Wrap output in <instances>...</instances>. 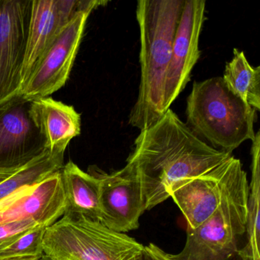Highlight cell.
Listing matches in <instances>:
<instances>
[{"label":"cell","mask_w":260,"mask_h":260,"mask_svg":"<svg viewBox=\"0 0 260 260\" xmlns=\"http://www.w3.org/2000/svg\"><path fill=\"white\" fill-rule=\"evenodd\" d=\"M231 156L198 138L169 109L156 124L141 131L127 162L138 173L150 211L170 198L176 185L209 173Z\"/></svg>","instance_id":"cell-1"},{"label":"cell","mask_w":260,"mask_h":260,"mask_svg":"<svg viewBox=\"0 0 260 260\" xmlns=\"http://www.w3.org/2000/svg\"><path fill=\"white\" fill-rule=\"evenodd\" d=\"M185 0H140L137 4L141 82L128 122L140 131L156 124L165 113L166 76Z\"/></svg>","instance_id":"cell-2"},{"label":"cell","mask_w":260,"mask_h":260,"mask_svg":"<svg viewBox=\"0 0 260 260\" xmlns=\"http://www.w3.org/2000/svg\"><path fill=\"white\" fill-rule=\"evenodd\" d=\"M257 112L237 98L222 77L194 82L187 98L186 125L214 149L231 153L255 137Z\"/></svg>","instance_id":"cell-3"},{"label":"cell","mask_w":260,"mask_h":260,"mask_svg":"<svg viewBox=\"0 0 260 260\" xmlns=\"http://www.w3.org/2000/svg\"><path fill=\"white\" fill-rule=\"evenodd\" d=\"M144 245L97 219L65 211L45 229L44 253L54 260H136Z\"/></svg>","instance_id":"cell-4"},{"label":"cell","mask_w":260,"mask_h":260,"mask_svg":"<svg viewBox=\"0 0 260 260\" xmlns=\"http://www.w3.org/2000/svg\"><path fill=\"white\" fill-rule=\"evenodd\" d=\"M249 183L246 173L228 191L216 211L194 229H187L183 249L173 260H231L246 232Z\"/></svg>","instance_id":"cell-5"},{"label":"cell","mask_w":260,"mask_h":260,"mask_svg":"<svg viewBox=\"0 0 260 260\" xmlns=\"http://www.w3.org/2000/svg\"><path fill=\"white\" fill-rule=\"evenodd\" d=\"M21 94L0 105V173L19 171L48 150Z\"/></svg>","instance_id":"cell-6"},{"label":"cell","mask_w":260,"mask_h":260,"mask_svg":"<svg viewBox=\"0 0 260 260\" xmlns=\"http://www.w3.org/2000/svg\"><path fill=\"white\" fill-rule=\"evenodd\" d=\"M245 173L241 161L231 156L209 173L173 188L170 198L183 214L188 229H194L206 220Z\"/></svg>","instance_id":"cell-7"},{"label":"cell","mask_w":260,"mask_h":260,"mask_svg":"<svg viewBox=\"0 0 260 260\" xmlns=\"http://www.w3.org/2000/svg\"><path fill=\"white\" fill-rule=\"evenodd\" d=\"M31 0H0V105L20 94Z\"/></svg>","instance_id":"cell-8"},{"label":"cell","mask_w":260,"mask_h":260,"mask_svg":"<svg viewBox=\"0 0 260 260\" xmlns=\"http://www.w3.org/2000/svg\"><path fill=\"white\" fill-rule=\"evenodd\" d=\"M91 13H78L63 28L22 86L20 94L24 98L29 101L47 98L65 86Z\"/></svg>","instance_id":"cell-9"},{"label":"cell","mask_w":260,"mask_h":260,"mask_svg":"<svg viewBox=\"0 0 260 260\" xmlns=\"http://www.w3.org/2000/svg\"><path fill=\"white\" fill-rule=\"evenodd\" d=\"M100 181V221L106 226L125 233L139 228L146 210L145 198L139 176L132 164L111 173L94 170Z\"/></svg>","instance_id":"cell-10"},{"label":"cell","mask_w":260,"mask_h":260,"mask_svg":"<svg viewBox=\"0 0 260 260\" xmlns=\"http://www.w3.org/2000/svg\"><path fill=\"white\" fill-rule=\"evenodd\" d=\"M106 1L80 0H32L22 86L63 28L83 11H92Z\"/></svg>","instance_id":"cell-11"},{"label":"cell","mask_w":260,"mask_h":260,"mask_svg":"<svg viewBox=\"0 0 260 260\" xmlns=\"http://www.w3.org/2000/svg\"><path fill=\"white\" fill-rule=\"evenodd\" d=\"M206 2L185 0L176 28L166 76L162 109L166 112L185 89L191 71L200 58L199 39L205 20Z\"/></svg>","instance_id":"cell-12"},{"label":"cell","mask_w":260,"mask_h":260,"mask_svg":"<svg viewBox=\"0 0 260 260\" xmlns=\"http://www.w3.org/2000/svg\"><path fill=\"white\" fill-rule=\"evenodd\" d=\"M60 171L0 202V224L31 220L48 226L66 211Z\"/></svg>","instance_id":"cell-13"},{"label":"cell","mask_w":260,"mask_h":260,"mask_svg":"<svg viewBox=\"0 0 260 260\" xmlns=\"http://www.w3.org/2000/svg\"><path fill=\"white\" fill-rule=\"evenodd\" d=\"M30 112L48 150L68 148L71 140L81 133L80 114L73 106L51 97L32 100Z\"/></svg>","instance_id":"cell-14"},{"label":"cell","mask_w":260,"mask_h":260,"mask_svg":"<svg viewBox=\"0 0 260 260\" xmlns=\"http://www.w3.org/2000/svg\"><path fill=\"white\" fill-rule=\"evenodd\" d=\"M60 173L66 198V211L100 220V179L83 171L72 161L64 164Z\"/></svg>","instance_id":"cell-15"},{"label":"cell","mask_w":260,"mask_h":260,"mask_svg":"<svg viewBox=\"0 0 260 260\" xmlns=\"http://www.w3.org/2000/svg\"><path fill=\"white\" fill-rule=\"evenodd\" d=\"M222 80L230 92L256 112L260 110V67H252L243 51L234 48Z\"/></svg>","instance_id":"cell-16"},{"label":"cell","mask_w":260,"mask_h":260,"mask_svg":"<svg viewBox=\"0 0 260 260\" xmlns=\"http://www.w3.org/2000/svg\"><path fill=\"white\" fill-rule=\"evenodd\" d=\"M251 147V181L249 184L246 243L238 254L242 260H260L259 201H260V134L255 133Z\"/></svg>","instance_id":"cell-17"},{"label":"cell","mask_w":260,"mask_h":260,"mask_svg":"<svg viewBox=\"0 0 260 260\" xmlns=\"http://www.w3.org/2000/svg\"><path fill=\"white\" fill-rule=\"evenodd\" d=\"M67 147H58L47 150L40 157L0 183V202L8 199L18 191L42 182L64 166V153Z\"/></svg>","instance_id":"cell-18"},{"label":"cell","mask_w":260,"mask_h":260,"mask_svg":"<svg viewBox=\"0 0 260 260\" xmlns=\"http://www.w3.org/2000/svg\"><path fill=\"white\" fill-rule=\"evenodd\" d=\"M46 226H39L19 237L10 246L0 250V259L18 257L42 258L45 253L43 240Z\"/></svg>","instance_id":"cell-19"},{"label":"cell","mask_w":260,"mask_h":260,"mask_svg":"<svg viewBox=\"0 0 260 260\" xmlns=\"http://www.w3.org/2000/svg\"><path fill=\"white\" fill-rule=\"evenodd\" d=\"M43 226L35 220H24L0 224V250L14 243L19 237L37 226Z\"/></svg>","instance_id":"cell-20"},{"label":"cell","mask_w":260,"mask_h":260,"mask_svg":"<svg viewBox=\"0 0 260 260\" xmlns=\"http://www.w3.org/2000/svg\"><path fill=\"white\" fill-rule=\"evenodd\" d=\"M136 260H173L170 258L169 253L162 250L154 243H149L144 246V249L141 255ZM234 260V259H231Z\"/></svg>","instance_id":"cell-21"},{"label":"cell","mask_w":260,"mask_h":260,"mask_svg":"<svg viewBox=\"0 0 260 260\" xmlns=\"http://www.w3.org/2000/svg\"><path fill=\"white\" fill-rule=\"evenodd\" d=\"M38 257H18V258H3L0 260H40Z\"/></svg>","instance_id":"cell-22"},{"label":"cell","mask_w":260,"mask_h":260,"mask_svg":"<svg viewBox=\"0 0 260 260\" xmlns=\"http://www.w3.org/2000/svg\"><path fill=\"white\" fill-rule=\"evenodd\" d=\"M17 172V171H16ZM16 172H13V173H0V183L1 182H4V181H5L6 179H8V178H10V176H13L14 173H16Z\"/></svg>","instance_id":"cell-23"},{"label":"cell","mask_w":260,"mask_h":260,"mask_svg":"<svg viewBox=\"0 0 260 260\" xmlns=\"http://www.w3.org/2000/svg\"><path fill=\"white\" fill-rule=\"evenodd\" d=\"M40 260H54L52 258H50V257L47 256L46 255H44L42 258H40Z\"/></svg>","instance_id":"cell-24"}]
</instances>
